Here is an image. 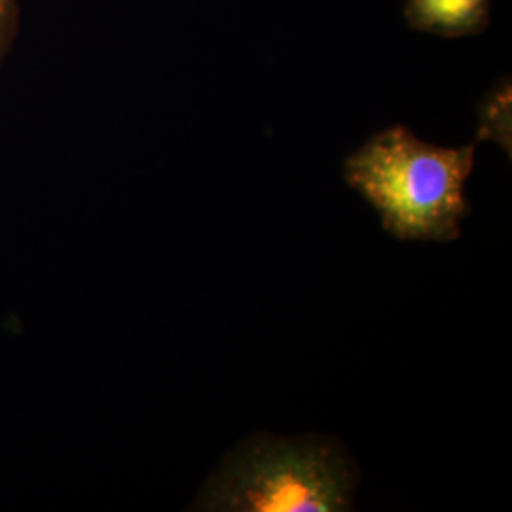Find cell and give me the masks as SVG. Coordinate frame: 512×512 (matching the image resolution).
I'll return each instance as SVG.
<instances>
[{
    "label": "cell",
    "mask_w": 512,
    "mask_h": 512,
    "mask_svg": "<svg viewBox=\"0 0 512 512\" xmlns=\"http://www.w3.org/2000/svg\"><path fill=\"white\" fill-rule=\"evenodd\" d=\"M476 141L461 148L425 143L393 126L370 137L344 164V179L370 203L382 228L401 241L448 243L471 215L465 184L475 167Z\"/></svg>",
    "instance_id": "1"
},
{
    "label": "cell",
    "mask_w": 512,
    "mask_h": 512,
    "mask_svg": "<svg viewBox=\"0 0 512 512\" xmlns=\"http://www.w3.org/2000/svg\"><path fill=\"white\" fill-rule=\"evenodd\" d=\"M357 465L338 440L258 433L222 459L196 509L217 512H344L355 505Z\"/></svg>",
    "instance_id": "2"
},
{
    "label": "cell",
    "mask_w": 512,
    "mask_h": 512,
    "mask_svg": "<svg viewBox=\"0 0 512 512\" xmlns=\"http://www.w3.org/2000/svg\"><path fill=\"white\" fill-rule=\"evenodd\" d=\"M410 27L442 37L480 33L490 21V0H406Z\"/></svg>",
    "instance_id": "3"
},
{
    "label": "cell",
    "mask_w": 512,
    "mask_h": 512,
    "mask_svg": "<svg viewBox=\"0 0 512 512\" xmlns=\"http://www.w3.org/2000/svg\"><path fill=\"white\" fill-rule=\"evenodd\" d=\"M494 139L507 154H511V88L503 82L494 92L488 93L480 105V131L478 141Z\"/></svg>",
    "instance_id": "4"
},
{
    "label": "cell",
    "mask_w": 512,
    "mask_h": 512,
    "mask_svg": "<svg viewBox=\"0 0 512 512\" xmlns=\"http://www.w3.org/2000/svg\"><path fill=\"white\" fill-rule=\"evenodd\" d=\"M18 25V0H0V61L8 52Z\"/></svg>",
    "instance_id": "5"
}]
</instances>
